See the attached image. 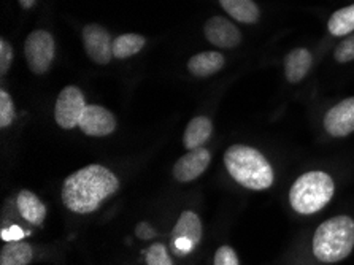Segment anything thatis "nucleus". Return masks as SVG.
Listing matches in <instances>:
<instances>
[{"label": "nucleus", "instance_id": "nucleus-1", "mask_svg": "<svg viewBox=\"0 0 354 265\" xmlns=\"http://www.w3.org/2000/svg\"><path fill=\"white\" fill-rule=\"evenodd\" d=\"M120 189V181L111 170L93 164L73 172L62 186V202L73 213L88 214L99 210L106 199Z\"/></svg>", "mask_w": 354, "mask_h": 265}, {"label": "nucleus", "instance_id": "nucleus-2", "mask_svg": "<svg viewBox=\"0 0 354 265\" xmlns=\"http://www.w3.org/2000/svg\"><path fill=\"white\" fill-rule=\"evenodd\" d=\"M230 176L251 191H264L273 185L275 175L270 162L259 151L246 145H234L224 154Z\"/></svg>", "mask_w": 354, "mask_h": 265}, {"label": "nucleus", "instance_id": "nucleus-3", "mask_svg": "<svg viewBox=\"0 0 354 265\" xmlns=\"http://www.w3.org/2000/svg\"><path fill=\"white\" fill-rule=\"evenodd\" d=\"M354 248V219L335 216L316 229L313 235V254L321 262H340Z\"/></svg>", "mask_w": 354, "mask_h": 265}, {"label": "nucleus", "instance_id": "nucleus-4", "mask_svg": "<svg viewBox=\"0 0 354 265\" xmlns=\"http://www.w3.org/2000/svg\"><path fill=\"white\" fill-rule=\"evenodd\" d=\"M334 191V180L326 172H307L292 185L289 191V202L297 213L313 214L330 202Z\"/></svg>", "mask_w": 354, "mask_h": 265}, {"label": "nucleus", "instance_id": "nucleus-5", "mask_svg": "<svg viewBox=\"0 0 354 265\" xmlns=\"http://www.w3.org/2000/svg\"><path fill=\"white\" fill-rule=\"evenodd\" d=\"M202 241V223L201 218L186 210L180 214L178 221L171 230L170 251L176 257H186L201 245Z\"/></svg>", "mask_w": 354, "mask_h": 265}, {"label": "nucleus", "instance_id": "nucleus-6", "mask_svg": "<svg viewBox=\"0 0 354 265\" xmlns=\"http://www.w3.org/2000/svg\"><path fill=\"white\" fill-rule=\"evenodd\" d=\"M29 68L37 75L45 73L55 59V40L46 30H35L28 37L24 45Z\"/></svg>", "mask_w": 354, "mask_h": 265}, {"label": "nucleus", "instance_id": "nucleus-7", "mask_svg": "<svg viewBox=\"0 0 354 265\" xmlns=\"http://www.w3.org/2000/svg\"><path fill=\"white\" fill-rule=\"evenodd\" d=\"M86 108L84 95L82 91L75 86H67L66 89L61 91L55 108L56 122L62 129H73L80 124L82 115Z\"/></svg>", "mask_w": 354, "mask_h": 265}, {"label": "nucleus", "instance_id": "nucleus-8", "mask_svg": "<svg viewBox=\"0 0 354 265\" xmlns=\"http://www.w3.org/2000/svg\"><path fill=\"white\" fill-rule=\"evenodd\" d=\"M83 43L86 53L89 54V57L95 64L105 66V64L111 61V56H113V43H111L109 32L102 26H86L83 29Z\"/></svg>", "mask_w": 354, "mask_h": 265}, {"label": "nucleus", "instance_id": "nucleus-9", "mask_svg": "<svg viewBox=\"0 0 354 265\" xmlns=\"http://www.w3.org/2000/svg\"><path fill=\"white\" fill-rule=\"evenodd\" d=\"M78 127L89 137H105L115 132L116 118L104 107L86 105Z\"/></svg>", "mask_w": 354, "mask_h": 265}, {"label": "nucleus", "instance_id": "nucleus-10", "mask_svg": "<svg viewBox=\"0 0 354 265\" xmlns=\"http://www.w3.org/2000/svg\"><path fill=\"white\" fill-rule=\"evenodd\" d=\"M210 151L203 148V146L187 151V153L185 156H181L174 165L175 180L180 183L194 181L196 178L201 176L202 173L207 170V167L210 165Z\"/></svg>", "mask_w": 354, "mask_h": 265}, {"label": "nucleus", "instance_id": "nucleus-11", "mask_svg": "<svg viewBox=\"0 0 354 265\" xmlns=\"http://www.w3.org/2000/svg\"><path fill=\"white\" fill-rule=\"evenodd\" d=\"M324 129L332 137H346L354 132V97L340 102L326 113Z\"/></svg>", "mask_w": 354, "mask_h": 265}, {"label": "nucleus", "instance_id": "nucleus-12", "mask_svg": "<svg viewBox=\"0 0 354 265\" xmlns=\"http://www.w3.org/2000/svg\"><path fill=\"white\" fill-rule=\"evenodd\" d=\"M205 37L208 42L219 48H234L241 40V34L237 27L221 16H214V18L207 21Z\"/></svg>", "mask_w": 354, "mask_h": 265}, {"label": "nucleus", "instance_id": "nucleus-13", "mask_svg": "<svg viewBox=\"0 0 354 265\" xmlns=\"http://www.w3.org/2000/svg\"><path fill=\"white\" fill-rule=\"evenodd\" d=\"M313 57L308 50L305 48H297V50L291 51L284 59V75L289 83H299L305 78L308 73L310 67H312Z\"/></svg>", "mask_w": 354, "mask_h": 265}, {"label": "nucleus", "instance_id": "nucleus-14", "mask_svg": "<svg viewBox=\"0 0 354 265\" xmlns=\"http://www.w3.org/2000/svg\"><path fill=\"white\" fill-rule=\"evenodd\" d=\"M18 212L30 224L40 226L46 218V207L41 200L30 191H21L16 199Z\"/></svg>", "mask_w": 354, "mask_h": 265}, {"label": "nucleus", "instance_id": "nucleus-15", "mask_svg": "<svg viewBox=\"0 0 354 265\" xmlns=\"http://www.w3.org/2000/svg\"><path fill=\"white\" fill-rule=\"evenodd\" d=\"M224 66V56L221 53L207 51L196 54L194 57H191V61L187 62V70L196 77H210V75L216 73L218 70H221Z\"/></svg>", "mask_w": 354, "mask_h": 265}, {"label": "nucleus", "instance_id": "nucleus-16", "mask_svg": "<svg viewBox=\"0 0 354 265\" xmlns=\"http://www.w3.org/2000/svg\"><path fill=\"white\" fill-rule=\"evenodd\" d=\"M212 132H213L212 121L205 116H197L187 124L185 137H183V143L189 151L201 148V146H203V143L210 138Z\"/></svg>", "mask_w": 354, "mask_h": 265}, {"label": "nucleus", "instance_id": "nucleus-17", "mask_svg": "<svg viewBox=\"0 0 354 265\" xmlns=\"http://www.w3.org/2000/svg\"><path fill=\"white\" fill-rule=\"evenodd\" d=\"M34 259V250L29 243L8 241L0 253V265H29Z\"/></svg>", "mask_w": 354, "mask_h": 265}, {"label": "nucleus", "instance_id": "nucleus-18", "mask_svg": "<svg viewBox=\"0 0 354 265\" xmlns=\"http://www.w3.org/2000/svg\"><path fill=\"white\" fill-rule=\"evenodd\" d=\"M221 7L234 19L245 24H253L259 19V8L253 0H219Z\"/></svg>", "mask_w": 354, "mask_h": 265}, {"label": "nucleus", "instance_id": "nucleus-19", "mask_svg": "<svg viewBox=\"0 0 354 265\" xmlns=\"http://www.w3.org/2000/svg\"><path fill=\"white\" fill-rule=\"evenodd\" d=\"M329 32L335 37H343L351 34L354 30V5L345 7L335 12L329 19Z\"/></svg>", "mask_w": 354, "mask_h": 265}, {"label": "nucleus", "instance_id": "nucleus-20", "mask_svg": "<svg viewBox=\"0 0 354 265\" xmlns=\"http://www.w3.org/2000/svg\"><path fill=\"white\" fill-rule=\"evenodd\" d=\"M145 46V37L137 34L120 35L113 42V56L118 59L131 57Z\"/></svg>", "mask_w": 354, "mask_h": 265}, {"label": "nucleus", "instance_id": "nucleus-21", "mask_svg": "<svg viewBox=\"0 0 354 265\" xmlns=\"http://www.w3.org/2000/svg\"><path fill=\"white\" fill-rule=\"evenodd\" d=\"M147 265H174L162 243H154L147 251Z\"/></svg>", "mask_w": 354, "mask_h": 265}, {"label": "nucleus", "instance_id": "nucleus-22", "mask_svg": "<svg viewBox=\"0 0 354 265\" xmlns=\"http://www.w3.org/2000/svg\"><path fill=\"white\" fill-rule=\"evenodd\" d=\"M15 120V105L12 97L5 91H0V127L5 129Z\"/></svg>", "mask_w": 354, "mask_h": 265}, {"label": "nucleus", "instance_id": "nucleus-23", "mask_svg": "<svg viewBox=\"0 0 354 265\" xmlns=\"http://www.w3.org/2000/svg\"><path fill=\"white\" fill-rule=\"evenodd\" d=\"M335 59L342 64L354 61V34L346 37V39L340 42V45L335 48Z\"/></svg>", "mask_w": 354, "mask_h": 265}, {"label": "nucleus", "instance_id": "nucleus-24", "mask_svg": "<svg viewBox=\"0 0 354 265\" xmlns=\"http://www.w3.org/2000/svg\"><path fill=\"white\" fill-rule=\"evenodd\" d=\"M213 265H240L239 257L230 246H221L214 254Z\"/></svg>", "mask_w": 354, "mask_h": 265}, {"label": "nucleus", "instance_id": "nucleus-25", "mask_svg": "<svg viewBox=\"0 0 354 265\" xmlns=\"http://www.w3.org/2000/svg\"><path fill=\"white\" fill-rule=\"evenodd\" d=\"M13 62V50L3 39L0 40V75L7 73Z\"/></svg>", "mask_w": 354, "mask_h": 265}, {"label": "nucleus", "instance_id": "nucleus-26", "mask_svg": "<svg viewBox=\"0 0 354 265\" xmlns=\"http://www.w3.org/2000/svg\"><path fill=\"white\" fill-rule=\"evenodd\" d=\"M0 237H2L3 241H19L24 237L23 229H19L18 226H10L3 227L2 232H0Z\"/></svg>", "mask_w": 354, "mask_h": 265}, {"label": "nucleus", "instance_id": "nucleus-27", "mask_svg": "<svg viewBox=\"0 0 354 265\" xmlns=\"http://www.w3.org/2000/svg\"><path fill=\"white\" fill-rule=\"evenodd\" d=\"M136 232H137V235L140 237V239H143V240H148V239H151V237H154L153 229L147 223H142L140 226H138Z\"/></svg>", "mask_w": 354, "mask_h": 265}, {"label": "nucleus", "instance_id": "nucleus-28", "mask_svg": "<svg viewBox=\"0 0 354 265\" xmlns=\"http://www.w3.org/2000/svg\"><path fill=\"white\" fill-rule=\"evenodd\" d=\"M19 3L23 8H30L35 3V0H19Z\"/></svg>", "mask_w": 354, "mask_h": 265}]
</instances>
